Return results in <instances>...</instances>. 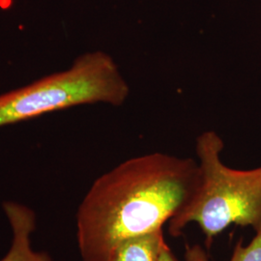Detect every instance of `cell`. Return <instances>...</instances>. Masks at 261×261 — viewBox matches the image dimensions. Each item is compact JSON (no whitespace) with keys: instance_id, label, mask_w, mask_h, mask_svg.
Listing matches in <instances>:
<instances>
[{"instance_id":"obj_1","label":"cell","mask_w":261,"mask_h":261,"mask_svg":"<svg viewBox=\"0 0 261 261\" xmlns=\"http://www.w3.org/2000/svg\"><path fill=\"white\" fill-rule=\"evenodd\" d=\"M199 183L197 160L152 152L97 178L75 215L82 261H108L122 241L163 229Z\"/></svg>"},{"instance_id":"obj_2","label":"cell","mask_w":261,"mask_h":261,"mask_svg":"<svg viewBox=\"0 0 261 261\" xmlns=\"http://www.w3.org/2000/svg\"><path fill=\"white\" fill-rule=\"evenodd\" d=\"M224 140L215 130H205L196 140L199 183L196 192L168 222V232L179 237L195 223L211 247L216 236L231 224L261 229V167L236 169L222 160Z\"/></svg>"},{"instance_id":"obj_3","label":"cell","mask_w":261,"mask_h":261,"mask_svg":"<svg viewBox=\"0 0 261 261\" xmlns=\"http://www.w3.org/2000/svg\"><path fill=\"white\" fill-rule=\"evenodd\" d=\"M129 96L130 85L113 57L91 50L64 71L0 94V128L84 105L121 107Z\"/></svg>"},{"instance_id":"obj_4","label":"cell","mask_w":261,"mask_h":261,"mask_svg":"<svg viewBox=\"0 0 261 261\" xmlns=\"http://www.w3.org/2000/svg\"><path fill=\"white\" fill-rule=\"evenodd\" d=\"M8 220L12 242L9 251L0 261H53L46 252H37L32 246V234L36 228V214L28 205L6 200L2 204Z\"/></svg>"},{"instance_id":"obj_5","label":"cell","mask_w":261,"mask_h":261,"mask_svg":"<svg viewBox=\"0 0 261 261\" xmlns=\"http://www.w3.org/2000/svg\"><path fill=\"white\" fill-rule=\"evenodd\" d=\"M165 241L163 229L130 237L112 250L108 261H159Z\"/></svg>"},{"instance_id":"obj_6","label":"cell","mask_w":261,"mask_h":261,"mask_svg":"<svg viewBox=\"0 0 261 261\" xmlns=\"http://www.w3.org/2000/svg\"><path fill=\"white\" fill-rule=\"evenodd\" d=\"M185 261H210L202 246L195 244L185 246ZM228 261H261V229L248 245L240 239L234 247L231 257Z\"/></svg>"},{"instance_id":"obj_7","label":"cell","mask_w":261,"mask_h":261,"mask_svg":"<svg viewBox=\"0 0 261 261\" xmlns=\"http://www.w3.org/2000/svg\"><path fill=\"white\" fill-rule=\"evenodd\" d=\"M159 261H177V259L174 256V254H173V252L170 250V248L168 247V245L166 241L162 246Z\"/></svg>"}]
</instances>
